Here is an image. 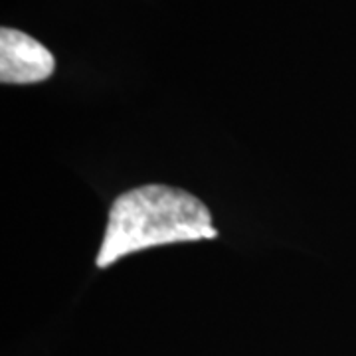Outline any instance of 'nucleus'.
I'll list each match as a JSON object with an SVG mask.
<instances>
[{
    "label": "nucleus",
    "mask_w": 356,
    "mask_h": 356,
    "mask_svg": "<svg viewBox=\"0 0 356 356\" xmlns=\"http://www.w3.org/2000/svg\"><path fill=\"white\" fill-rule=\"evenodd\" d=\"M216 236L212 214L200 198L165 184H147L115 198L95 264L103 269L143 250Z\"/></svg>",
    "instance_id": "1"
},
{
    "label": "nucleus",
    "mask_w": 356,
    "mask_h": 356,
    "mask_svg": "<svg viewBox=\"0 0 356 356\" xmlns=\"http://www.w3.org/2000/svg\"><path fill=\"white\" fill-rule=\"evenodd\" d=\"M56 60L38 40L14 28L0 30V79L2 83H40L54 74Z\"/></svg>",
    "instance_id": "2"
}]
</instances>
